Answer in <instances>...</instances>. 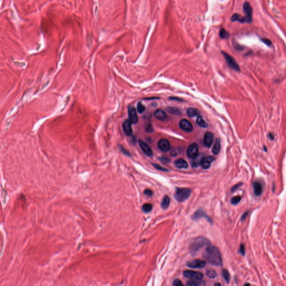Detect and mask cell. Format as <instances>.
<instances>
[{
    "instance_id": "cell-1",
    "label": "cell",
    "mask_w": 286,
    "mask_h": 286,
    "mask_svg": "<svg viewBox=\"0 0 286 286\" xmlns=\"http://www.w3.org/2000/svg\"><path fill=\"white\" fill-rule=\"evenodd\" d=\"M204 257L210 264L215 266H220L222 265V258L221 254L216 247L214 246H207L204 253Z\"/></svg>"
},
{
    "instance_id": "cell-2",
    "label": "cell",
    "mask_w": 286,
    "mask_h": 286,
    "mask_svg": "<svg viewBox=\"0 0 286 286\" xmlns=\"http://www.w3.org/2000/svg\"><path fill=\"white\" fill-rule=\"evenodd\" d=\"M210 243L207 239L204 237H198L191 241L189 245V251L191 254H195L200 249L204 246H208Z\"/></svg>"
},
{
    "instance_id": "cell-3",
    "label": "cell",
    "mask_w": 286,
    "mask_h": 286,
    "mask_svg": "<svg viewBox=\"0 0 286 286\" xmlns=\"http://www.w3.org/2000/svg\"><path fill=\"white\" fill-rule=\"evenodd\" d=\"M243 10L245 16H241L240 20V23L250 24L252 21V15H253V7L248 1H245L243 5Z\"/></svg>"
},
{
    "instance_id": "cell-4",
    "label": "cell",
    "mask_w": 286,
    "mask_h": 286,
    "mask_svg": "<svg viewBox=\"0 0 286 286\" xmlns=\"http://www.w3.org/2000/svg\"><path fill=\"white\" fill-rule=\"evenodd\" d=\"M191 193V191L189 188H178L175 192V197L178 202H183L188 198Z\"/></svg>"
},
{
    "instance_id": "cell-5",
    "label": "cell",
    "mask_w": 286,
    "mask_h": 286,
    "mask_svg": "<svg viewBox=\"0 0 286 286\" xmlns=\"http://www.w3.org/2000/svg\"><path fill=\"white\" fill-rule=\"evenodd\" d=\"M222 53L223 54V56H224L225 61L226 62L228 66L231 69L234 70V71L236 72L240 71V67H239L237 62H236L235 59L232 56L229 55L228 53H226L225 51H222Z\"/></svg>"
},
{
    "instance_id": "cell-6",
    "label": "cell",
    "mask_w": 286,
    "mask_h": 286,
    "mask_svg": "<svg viewBox=\"0 0 286 286\" xmlns=\"http://www.w3.org/2000/svg\"><path fill=\"white\" fill-rule=\"evenodd\" d=\"M198 145L197 143L193 142L189 145L187 150V157L194 159L198 155Z\"/></svg>"
},
{
    "instance_id": "cell-7",
    "label": "cell",
    "mask_w": 286,
    "mask_h": 286,
    "mask_svg": "<svg viewBox=\"0 0 286 286\" xmlns=\"http://www.w3.org/2000/svg\"><path fill=\"white\" fill-rule=\"evenodd\" d=\"M183 275L186 278L191 280H201L203 278V274L201 272H198L193 270H187L183 272Z\"/></svg>"
},
{
    "instance_id": "cell-8",
    "label": "cell",
    "mask_w": 286,
    "mask_h": 286,
    "mask_svg": "<svg viewBox=\"0 0 286 286\" xmlns=\"http://www.w3.org/2000/svg\"><path fill=\"white\" fill-rule=\"evenodd\" d=\"M206 263L205 261L199 259H196L189 261L187 263V266L191 268H202L206 266Z\"/></svg>"
},
{
    "instance_id": "cell-9",
    "label": "cell",
    "mask_w": 286,
    "mask_h": 286,
    "mask_svg": "<svg viewBox=\"0 0 286 286\" xmlns=\"http://www.w3.org/2000/svg\"><path fill=\"white\" fill-rule=\"evenodd\" d=\"M129 120L132 124H135L138 121V117L136 113V110L132 106H129L128 108Z\"/></svg>"
},
{
    "instance_id": "cell-10",
    "label": "cell",
    "mask_w": 286,
    "mask_h": 286,
    "mask_svg": "<svg viewBox=\"0 0 286 286\" xmlns=\"http://www.w3.org/2000/svg\"><path fill=\"white\" fill-rule=\"evenodd\" d=\"M159 149L163 152H167L170 149V144L169 141L165 139H160L158 143Z\"/></svg>"
},
{
    "instance_id": "cell-11",
    "label": "cell",
    "mask_w": 286,
    "mask_h": 286,
    "mask_svg": "<svg viewBox=\"0 0 286 286\" xmlns=\"http://www.w3.org/2000/svg\"><path fill=\"white\" fill-rule=\"evenodd\" d=\"M179 127L183 130L187 132H191L193 130V126L188 120L183 119L179 122Z\"/></svg>"
},
{
    "instance_id": "cell-12",
    "label": "cell",
    "mask_w": 286,
    "mask_h": 286,
    "mask_svg": "<svg viewBox=\"0 0 286 286\" xmlns=\"http://www.w3.org/2000/svg\"><path fill=\"white\" fill-rule=\"evenodd\" d=\"M139 144L140 145V147L141 148L142 152H144V154L147 155L148 157H152L153 155V152L151 149V148L149 147L147 143L144 142L142 140H139Z\"/></svg>"
},
{
    "instance_id": "cell-13",
    "label": "cell",
    "mask_w": 286,
    "mask_h": 286,
    "mask_svg": "<svg viewBox=\"0 0 286 286\" xmlns=\"http://www.w3.org/2000/svg\"><path fill=\"white\" fill-rule=\"evenodd\" d=\"M214 141V135L210 132H207L205 134L204 138V145L205 147L210 148Z\"/></svg>"
},
{
    "instance_id": "cell-14",
    "label": "cell",
    "mask_w": 286,
    "mask_h": 286,
    "mask_svg": "<svg viewBox=\"0 0 286 286\" xmlns=\"http://www.w3.org/2000/svg\"><path fill=\"white\" fill-rule=\"evenodd\" d=\"M131 123L129 120H125L123 124V129L126 135L128 136L132 134V129L131 127Z\"/></svg>"
},
{
    "instance_id": "cell-15",
    "label": "cell",
    "mask_w": 286,
    "mask_h": 286,
    "mask_svg": "<svg viewBox=\"0 0 286 286\" xmlns=\"http://www.w3.org/2000/svg\"><path fill=\"white\" fill-rule=\"evenodd\" d=\"M214 160L215 158L212 157V156H208V157L203 158L200 165H201L202 168L206 169H208L210 167L212 162Z\"/></svg>"
},
{
    "instance_id": "cell-16",
    "label": "cell",
    "mask_w": 286,
    "mask_h": 286,
    "mask_svg": "<svg viewBox=\"0 0 286 286\" xmlns=\"http://www.w3.org/2000/svg\"><path fill=\"white\" fill-rule=\"evenodd\" d=\"M201 217H204V218H206V219L209 221L210 222H212V221L211 220L210 218L207 216V215L205 214V213L202 210H197V211L194 213L193 215L192 216V219L193 220H198Z\"/></svg>"
},
{
    "instance_id": "cell-17",
    "label": "cell",
    "mask_w": 286,
    "mask_h": 286,
    "mask_svg": "<svg viewBox=\"0 0 286 286\" xmlns=\"http://www.w3.org/2000/svg\"><path fill=\"white\" fill-rule=\"evenodd\" d=\"M253 188L254 193L256 196H261L263 191V186L259 181H254L253 183Z\"/></svg>"
},
{
    "instance_id": "cell-18",
    "label": "cell",
    "mask_w": 286,
    "mask_h": 286,
    "mask_svg": "<svg viewBox=\"0 0 286 286\" xmlns=\"http://www.w3.org/2000/svg\"><path fill=\"white\" fill-rule=\"evenodd\" d=\"M175 165L178 169H186L188 167V163L182 158L177 159L175 162Z\"/></svg>"
},
{
    "instance_id": "cell-19",
    "label": "cell",
    "mask_w": 286,
    "mask_h": 286,
    "mask_svg": "<svg viewBox=\"0 0 286 286\" xmlns=\"http://www.w3.org/2000/svg\"><path fill=\"white\" fill-rule=\"evenodd\" d=\"M154 116L155 118L160 121H163L167 118L165 112L162 110L158 109L154 112Z\"/></svg>"
},
{
    "instance_id": "cell-20",
    "label": "cell",
    "mask_w": 286,
    "mask_h": 286,
    "mask_svg": "<svg viewBox=\"0 0 286 286\" xmlns=\"http://www.w3.org/2000/svg\"><path fill=\"white\" fill-rule=\"evenodd\" d=\"M221 149V144H220V140L219 139H217L216 140V142L215 144L213 147L212 152L213 154L215 155H217L219 153Z\"/></svg>"
},
{
    "instance_id": "cell-21",
    "label": "cell",
    "mask_w": 286,
    "mask_h": 286,
    "mask_svg": "<svg viewBox=\"0 0 286 286\" xmlns=\"http://www.w3.org/2000/svg\"><path fill=\"white\" fill-rule=\"evenodd\" d=\"M170 204V198L168 196H165L162 199V203H161V207L163 210H166L168 209Z\"/></svg>"
},
{
    "instance_id": "cell-22",
    "label": "cell",
    "mask_w": 286,
    "mask_h": 286,
    "mask_svg": "<svg viewBox=\"0 0 286 286\" xmlns=\"http://www.w3.org/2000/svg\"><path fill=\"white\" fill-rule=\"evenodd\" d=\"M199 111L197 108H189L187 110V115L188 117L193 118L196 116L198 115Z\"/></svg>"
},
{
    "instance_id": "cell-23",
    "label": "cell",
    "mask_w": 286,
    "mask_h": 286,
    "mask_svg": "<svg viewBox=\"0 0 286 286\" xmlns=\"http://www.w3.org/2000/svg\"><path fill=\"white\" fill-rule=\"evenodd\" d=\"M201 280H191L187 283V285L189 286H198L205 285L204 281Z\"/></svg>"
},
{
    "instance_id": "cell-24",
    "label": "cell",
    "mask_w": 286,
    "mask_h": 286,
    "mask_svg": "<svg viewBox=\"0 0 286 286\" xmlns=\"http://www.w3.org/2000/svg\"><path fill=\"white\" fill-rule=\"evenodd\" d=\"M196 123L198 126L201 127H203V128H206L207 127V124H206V122L204 120L202 119V117L200 116H198L197 117V118L196 119Z\"/></svg>"
},
{
    "instance_id": "cell-25",
    "label": "cell",
    "mask_w": 286,
    "mask_h": 286,
    "mask_svg": "<svg viewBox=\"0 0 286 286\" xmlns=\"http://www.w3.org/2000/svg\"><path fill=\"white\" fill-rule=\"evenodd\" d=\"M167 111L170 113L176 115H180L182 113L181 111L179 110L178 108L175 107H168L167 108Z\"/></svg>"
},
{
    "instance_id": "cell-26",
    "label": "cell",
    "mask_w": 286,
    "mask_h": 286,
    "mask_svg": "<svg viewBox=\"0 0 286 286\" xmlns=\"http://www.w3.org/2000/svg\"><path fill=\"white\" fill-rule=\"evenodd\" d=\"M206 274L210 278H215L217 277L216 272H215V270L212 269H208L206 270Z\"/></svg>"
},
{
    "instance_id": "cell-27",
    "label": "cell",
    "mask_w": 286,
    "mask_h": 286,
    "mask_svg": "<svg viewBox=\"0 0 286 286\" xmlns=\"http://www.w3.org/2000/svg\"><path fill=\"white\" fill-rule=\"evenodd\" d=\"M219 36L221 39H226L229 36V34L226 30L225 28H221L219 32Z\"/></svg>"
},
{
    "instance_id": "cell-28",
    "label": "cell",
    "mask_w": 286,
    "mask_h": 286,
    "mask_svg": "<svg viewBox=\"0 0 286 286\" xmlns=\"http://www.w3.org/2000/svg\"><path fill=\"white\" fill-rule=\"evenodd\" d=\"M222 275H223V277L224 278V279L226 280V282L227 283H228L230 281V273L229 272H228V270L227 269H223L222 271Z\"/></svg>"
},
{
    "instance_id": "cell-29",
    "label": "cell",
    "mask_w": 286,
    "mask_h": 286,
    "mask_svg": "<svg viewBox=\"0 0 286 286\" xmlns=\"http://www.w3.org/2000/svg\"><path fill=\"white\" fill-rule=\"evenodd\" d=\"M152 205L150 204H145L143 205L142 209L145 212H149L152 210Z\"/></svg>"
},
{
    "instance_id": "cell-30",
    "label": "cell",
    "mask_w": 286,
    "mask_h": 286,
    "mask_svg": "<svg viewBox=\"0 0 286 286\" xmlns=\"http://www.w3.org/2000/svg\"><path fill=\"white\" fill-rule=\"evenodd\" d=\"M145 110V106L142 105L141 102H139L137 104V111L140 113L144 112Z\"/></svg>"
},
{
    "instance_id": "cell-31",
    "label": "cell",
    "mask_w": 286,
    "mask_h": 286,
    "mask_svg": "<svg viewBox=\"0 0 286 286\" xmlns=\"http://www.w3.org/2000/svg\"><path fill=\"white\" fill-rule=\"evenodd\" d=\"M241 199V197L240 196H237L234 197L233 198H231V202L233 205H237L238 203L240 202Z\"/></svg>"
},
{
    "instance_id": "cell-32",
    "label": "cell",
    "mask_w": 286,
    "mask_h": 286,
    "mask_svg": "<svg viewBox=\"0 0 286 286\" xmlns=\"http://www.w3.org/2000/svg\"><path fill=\"white\" fill-rule=\"evenodd\" d=\"M241 16L239 14H237V13H235V14H234L231 17V21L233 22H235V21H239V20H240V18H241Z\"/></svg>"
},
{
    "instance_id": "cell-33",
    "label": "cell",
    "mask_w": 286,
    "mask_h": 286,
    "mask_svg": "<svg viewBox=\"0 0 286 286\" xmlns=\"http://www.w3.org/2000/svg\"><path fill=\"white\" fill-rule=\"evenodd\" d=\"M261 41H262L263 43H264L265 44H266L267 45L269 46H270L272 45V41H271V40H270V39H268V38H262V39H261Z\"/></svg>"
},
{
    "instance_id": "cell-34",
    "label": "cell",
    "mask_w": 286,
    "mask_h": 286,
    "mask_svg": "<svg viewBox=\"0 0 286 286\" xmlns=\"http://www.w3.org/2000/svg\"><path fill=\"white\" fill-rule=\"evenodd\" d=\"M153 166H154V167L156 169H157L159 170L165 171H168V170L167 169H166V168H164V167H162V166H160V165L158 164H153Z\"/></svg>"
},
{
    "instance_id": "cell-35",
    "label": "cell",
    "mask_w": 286,
    "mask_h": 286,
    "mask_svg": "<svg viewBox=\"0 0 286 286\" xmlns=\"http://www.w3.org/2000/svg\"><path fill=\"white\" fill-rule=\"evenodd\" d=\"M173 285H175V286H182V285H183V284L180 280L178 279H176L173 281Z\"/></svg>"
},
{
    "instance_id": "cell-36",
    "label": "cell",
    "mask_w": 286,
    "mask_h": 286,
    "mask_svg": "<svg viewBox=\"0 0 286 286\" xmlns=\"http://www.w3.org/2000/svg\"><path fill=\"white\" fill-rule=\"evenodd\" d=\"M239 252L243 255H244V254H245V247H244L243 244H241L240 245V248H239Z\"/></svg>"
},
{
    "instance_id": "cell-37",
    "label": "cell",
    "mask_w": 286,
    "mask_h": 286,
    "mask_svg": "<svg viewBox=\"0 0 286 286\" xmlns=\"http://www.w3.org/2000/svg\"><path fill=\"white\" fill-rule=\"evenodd\" d=\"M144 194L148 196L151 197L153 195V192L152 190H150V189H147L144 191Z\"/></svg>"
},
{
    "instance_id": "cell-38",
    "label": "cell",
    "mask_w": 286,
    "mask_h": 286,
    "mask_svg": "<svg viewBox=\"0 0 286 286\" xmlns=\"http://www.w3.org/2000/svg\"><path fill=\"white\" fill-rule=\"evenodd\" d=\"M241 185H242V183H239L238 184H235V185L234 186L232 187V188H231V192H234L235 191H236V189H237L239 188V187L241 186Z\"/></svg>"
},
{
    "instance_id": "cell-39",
    "label": "cell",
    "mask_w": 286,
    "mask_h": 286,
    "mask_svg": "<svg viewBox=\"0 0 286 286\" xmlns=\"http://www.w3.org/2000/svg\"><path fill=\"white\" fill-rule=\"evenodd\" d=\"M234 47L236 49V50H241L243 49V46L240 45L239 44H238L237 43L234 44Z\"/></svg>"
},
{
    "instance_id": "cell-40",
    "label": "cell",
    "mask_w": 286,
    "mask_h": 286,
    "mask_svg": "<svg viewBox=\"0 0 286 286\" xmlns=\"http://www.w3.org/2000/svg\"><path fill=\"white\" fill-rule=\"evenodd\" d=\"M160 160L161 162H163V163H168V162H169V159H168V158H164V157L160 158Z\"/></svg>"
},
{
    "instance_id": "cell-41",
    "label": "cell",
    "mask_w": 286,
    "mask_h": 286,
    "mask_svg": "<svg viewBox=\"0 0 286 286\" xmlns=\"http://www.w3.org/2000/svg\"><path fill=\"white\" fill-rule=\"evenodd\" d=\"M146 130H147L148 132H152V131L153 130L152 127L151 126V125H149L147 127V128H146Z\"/></svg>"
},
{
    "instance_id": "cell-42",
    "label": "cell",
    "mask_w": 286,
    "mask_h": 286,
    "mask_svg": "<svg viewBox=\"0 0 286 286\" xmlns=\"http://www.w3.org/2000/svg\"><path fill=\"white\" fill-rule=\"evenodd\" d=\"M169 99H170L171 100H176L177 101H183L181 99V98H177V97H170Z\"/></svg>"
},
{
    "instance_id": "cell-43",
    "label": "cell",
    "mask_w": 286,
    "mask_h": 286,
    "mask_svg": "<svg viewBox=\"0 0 286 286\" xmlns=\"http://www.w3.org/2000/svg\"><path fill=\"white\" fill-rule=\"evenodd\" d=\"M248 214V212H245V213H244V214L243 215L242 217H241V220H244V219H245V218L247 216Z\"/></svg>"
},
{
    "instance_id": "cell-44",
    "label": "cell",
    "mask_w": 286,
    "mask_h": 286,
    "mask_svg": "<svg viewBox=\"0 0 286 286\" xmlns=\"http://www.w3.org/2000/svg\"><path fill=\"white\" fill-rule=\"evenodd\" d=\"M268 136H269V138H270V139H271V140H273V138H274V137H273V135L272 134H269V135H268Z\"/></svg>"
},
{
    "instance_id": "cell-45",
    "label": "cell",
    "mask_w": 286,
    "mask_h": 286,
    "mask_svg": "<svg viewBox=\"0 0 286 286\" xmlns=\"http://www.w3.org/2000/svg\"><path fill=\"white\" fill-rule=\"evenodd\" d=\"M244 285H250V284H249V283H246V284H245Z\"/></svg>"
}]
</instances>
